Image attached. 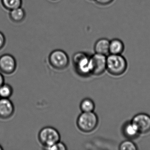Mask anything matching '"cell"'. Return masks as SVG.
<instances>
[{
    "label": "cell",
    "mask_w": 150,
    "mask_h": 150,
    "mask_svg": "<svg viewBox=\"0 0 150 150\" xmlns=\"http://www.w3.org/2000/svg\"><path fill=\"white\" fill-rule=\"evenodd\" d=\"M90 57L83 52H78L73 56V63L75 71L81 77H87L92 74Z\"/></svg>",
    "instance_id": "1"
},
{
    "label": "cell",
    "mask_w": 150,
    "mask_h": 150,
    "mask_svg": "<svg viewBox=\"0 0 150 150\" xmlns=\"http://www.w3.org/2000/svg\"><path fill=\"white\" fill-rule=\"evenodd\" d=\"M127 68V61L122 54H109L107 56V70L112 75H122L125 72Z\"/></svg>",
    "instance_id": "2"
},
{
    "label": "cell",
    "mask_w": 150,
    "mask_h": 150,
    "mask_svg": "<svg viewBox=\"0 0 150 150\" xmlns=\"http://www.w3.org/2000/svg\"><path fill=\"white\" fill-rule=\"evenodd\" d=\"M98 122V116L93 111L82 112L77 118V125L81 131L88 133L96 129Z\"/></svg>",
    "instance_id": "3"
},
{
    "label": "cell",
    "mask_w": 150,
    "mask_h": 150,
    "mask_svg": "<svg viewBox=\"0 0 150 150\" xmlns=\"http://www.w3.org/2000/svg\"><path fill=\"white\" fill-rule=\"evenodd\" d=\"M38 139L45 149L59 142L60 135L58 131L51 126L44 127L38 133Z\"/></svg>",
    "instance_id": "4"
},
{
    "label": "cell",
    "mask_w": 150,
    "mask_h": 150,
    "mask_svg": "<svg viewBox=\"0 0 150 150\" xmlns=\"http://www.w3.org/2000/svg\"><path fill=\"white\" fill-rule=\"evenodd\" d=\"M49 61L52 67L57 70H64L68 67L69 58L67 53L61 50H56L49 55Z\"/></svg>",
    "instance_id": "5"
},
{
    "label": "cell",
    "mask_w": 150,
    "mask_h": 150,
    "mask_svg": "<svg viewBox=\"0 0 150 150\" xmlns=\"http://www.w3.org/2000/svg\"><path fill=\"white\" fill-rule=\"evenodd\" d=\"M92 74L99 76L107 70V56L95 53L90 57Z\"/></svg>",
    "instance_id": "6"
},
{
    "label": "cell",
    "mask_w": 150,
    "mask_h": 150,
    "mask_svg": "<svg viewBox=\"0 0 150 150\" xmlns=\"http://www.w3.org/2000/svg\"><path fill=\"white\" fill-rule=\"evenodd\" d=\"M139 133L144 134L150 131V116L146 113H139L134 116L131 121Z\"/></svg>",
    "instance_id": "7"
},
{
    "label": "cell",
    "mask_w": 150,
    "mask_h": 150,
    "mask_svg": "<svg viewBox=\"0 0 150 150\" xmlns=\"http://www.w3.org/2000/svg\"><path fill=\"white\" fill-rule=\"evenodd\" d=\"M17 67L16 60L11 54H3L0 57V71L6 74H10L15 71Z\"/></svg>",
    "instance_id": "8"
},
{
    "label": "cell",
    "mask_w": 150,
    "mask_h": 150,
    "mask_svg": "<svg viewBox=\"0 0 150 150\" xmlns=\"http://www.w3.org/2000/svg\"><path fill=\"white\" fill-rule=\"evenodd\" d=\"M14 111V106L11 100L8 98L0 99V118L8 119L13 115Z\"/></svg>",
    "instance_id": "9"
},
{
    "label": "cell",
    "mask_w": 150,
    "mask_h": 150,
    "mask_svg": "<svg viewBox=\"0 0 150 150\" xmlns=\"http://www.w3.org/2000/svg\"><path fill=\"white\" fill-rule=\"evenodd\" d=\"M110 41V40L105 38H100L97 40L94 45L95 52L105 56L109 55Z\"/></svg>",
    "instance_id": "10"
},
{
    "label": "cell",
    "mask_w": 150,
    "mask_h": 150,
    "mask_svg": "<svg viewBox=\"0 0 150 150\" xmlns=\"http://www.w3.org/2000/svg\"><path fill=\"white\" fill-rule=\"evenodd\" d=\"M122 131L125 137L128 139H132L136 138L140 134L131 121L127 122L124 125Z\"/></svg>",
    "instance_id": "11"
},
{
    "label": "cell",
    "mask_w": 150,
    "mask_h": 150,
    "mask_svg": "<svg viewBox=\"0 0 150 150\" xmlns=\"http://www.w3.org/2000/svg\"><path fill=\"white\" fill-rule=\"evenodd\" d=\"M124 50V44L120 39L114 38L110 41L109 54L120 55L123 53Z\"/></svg>",
    "instance_id": "12"
},
{
    "label": "cell",
    "mask_w": 150,
    "mask_h": 150,
    "mask_svg": "<svg viewBox=\"0 0 150 150\" xmlns=\"http://www.w3.org/2000/svg\"><path fill=\"white\" fill-rule=\"evenodd\" d=\"M26 16V12L22 7L9 11V18L12 21L15 23H20L23 21Z\"/></svg>",
    "instance_id": "13"
},
{
    "label": "cell",
    "mask_w": 150,
    "mask_h": 150,
    "mask_svg": "<svg viewBox=\"0 0 150 150\" xmlns=\"http://www.w3.org/2000/svg\"><path fill=\"white\" fill-rule=\"evenodd\" d=\"M80 108L82 112H93L94 110L95 105L93 101L90 98H85L81 102Z\"/></svg>",
    "instance_id": "14"
},
{
    "label": "cell",
    "mask_w": 150,
    "mask_h": 150,
    "mask_svg": "<svg viewBox=\"0 0 150 150\" xmlns=\"http://www.w3.org/2000/svg\"><path fill=\"white\" fill-rule=\"evenodd\" d=\"M3 7L8 11L22 7V0H1Z\"/></svg>",
    "instance_id": "15"
},
{
    "label": "cell",
    "mask_w": 150,
    "mask_h": 150,
    "mask_svg": "<svg viewBox=\"0 0 150 150\" xmlns=\"http://www.w3.org/2000/svg\"><path fill=\"white\" fill-rule=\"evenodd\" d=\"M13 93V88L10 85L3 84L0 87V98L9 99Z\"/></svg>",
    "instance_id": "16"
},
{
    "label": "cell",
    "mask_w": 150,
    "mask_h": 150,
    "mask_svg": "<svg viewBox=\"0 0 150 150\" xmlns=\"http://www.w3.org/2000/svg\"><path fill=\"white\" fill-rule=\"evenodd\" d=\"M119 149L120 150H137L138 148L136 144L131 139L123 141L119 145Z\"/></svg>",
    "instance_id": "17"
},
{
    "label": "cell",
    "mask_w": 150,
    "mask_h": 150,
    "mask_svg": "<svg viewBox=\"0 0 150 150\" xmlns=\"http://www.w3.org/2000/svg\"><path fill=\"white\" fill-rule=\"evenodd\" d=\"M45 149L48 150H67V147L64 143L59 141Z\"/></svg>",
    "instance_id": "18"
},
{
    "label": "cell",
    "mask_w": 150,
    "mask_h": 150,
    "mask_svg": "<svg viewBox=\"0 0 150 150\" xmlns=\"http://www.w3.org/2000/svg\"><path fill=\"white\" fill-rule=\"evenodd\" d=\"M115 0H94L97 5L101 6H106L110 5Z\"/></svg>",
    "instance_id": "19"
},
{
    "label": "cell",
    "mask_w": 150,
    "mask_h": 150,
    "mask_svg": "<svg viewBox=\"0 0 150 150\" xmlns=\"http://www.w3.org/2000/svg\"><path fill=\"white\" fill-rule=\"evenodd\" d=\"M6 43V38L3 33L0 31V50H2Z\"/></svg>",
    "instance_id": "20"
},
{
    "label": "cell",
    "mask_w": 150,
    "mask_h": 150,
    "mask_svg": "<svg viewBox=\"0 0 150 150\" xmlns=\"http://www.w3.org/2000/svg\"><path fill=\"white\" fill-rule=\"evenodd\" d=\"M5 83V79L4 76L1 73H0V87Z\"/></svg>",
    "instance_id": "21"
},
{
    "label": "cell",
    "mask_w": 150,
    "mask_h": 150,
    "mask_svg": "<svg viewBox=\"0 0 150 150\" xmlns=\"http://www.w3.org/2000/svg\"><path fill=\"white\" fill-rule=\"evenodd\" d=\"M3 150V148H2V146H1V145H0V150Z\"/></svg>",
    "instance_id": "22"
},
{
    "label": "cell",
    "mask_w": 150,
    "mask_h": 150,
    "mask_svg": "<svg viewBox=\"0 0 150 150\" xmlns=\"http://www.w3.org/2000/svg\"><path fill=\"white\" fill-rule=\"evenodd\" d=\"M52 1H57V0H52Z\"/></svg>",
    "instance_id": "23"
},
{
    "label": "cell",
    "mask_w": 150,
    "mask_h": 150,
    "mask_svg": "<svg viewBox=\"0 0 150 150\" xmlns=\"http://www.w3.org/2000/svg\"><path fill=\"white\" fill-rule=\"evenodd\" d=\"M90 1H94V0H90Z\"/></svg>",
    "instance_id": "24"
},
{
    "label": "cell",
    "mask_w": 150,
    "mask_h": 150,
    "mask_svg": "<svg viewBox=\"0 0 150 150\" xmlns=\"http://www.w3.org/2000/svg\"><path fill=\"white\" fill-rule=\"evenodd\" d=\"M0 99H1V98H0Z\"/></svg>",
    "instance_id": "25"
}]
</instances>
